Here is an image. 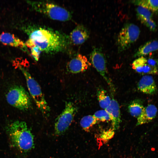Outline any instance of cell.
<instances>
[{
  "mask_svg": "<svg viewBox=\"0 0 158 158\" xmlns=\"http://www.w3.org/2000/svg\"><path fill=\"white\" fill-rule=\"evenodd\" d=\"M29 38L25 44L30 48L38 47L47 53L63 51L69 42L68 38L59 32L40 26H31L27 28Z\"/></svg>",
  "mask_w": 158,
  "mask_h": 158,
  "instance_id": "6da1fadb",
  "label": "cell"
},
{
  "mask_svg": "<svg viewBox=\"0 0 158 158\" xmlns=\"http://www.w3.org/2000/svg\"><path fill=\"white\" fill-rule=\"evenodd\" d=\"M5 129L10 145L18 152L25 154L34 147V136L25 121L10 122Z\"/></svg>",
  "mask_w": 158,
  "mask_h": 158,
  "instance_id": "7a4b0ae2",
  "label": "cell"
},
{
  "mask_svg": "<svg viewBox=\"0 0 158 158\" xmlns=\"http://www.w3.org/2000/svg\"><path fill=\"white\" fill-rule=\"evenodd\" d=\"M30 3L36 11L51 19L66 21L71 18L69 11L54 3L44 1H30Z\"/></svg>",
  "mask_w": 158,
  "mask_h": 158,
  "instance_id": "3957f363",
  "label": "cell"
},
{
  "mask_svg": "<svg viewBox=\"0 0 158 158\" xmlns=\"http://www.w3.org/2000/svg\"><path fill=\"white\" fill-rule=\"evenodd\" d=\"M20 68L25 79L28 90L37 108L43 114H48L50 108L39 84L27 70L22 67Z\"/></svg>",
  "mask_w": 158,
  "mask_h": 158,
  "instance_id": "277c9868",
  "label": "cell"
},
{
  "mask_svg": "<svg viewBox=\"0 0 158 158\" xmlns=\"http://www.w3.org/2000/svg\"><path fill=\"white\" fill-rule=\"evenodd\" d=\"M6 99L9 104L20 110H27L31 105L29 94L21 85L11 87L6 95Z\"/></svg>",
  "mask_w": 158,
  "mask_h": 158,
  "instance_id": "5b68a950",
  "label": "cell"
},
{
  "mask_svg": "<svg viewBox=\"0 0 158 158\" xmlns=\"http://www.w3.org/2000/svg\"><path fill=\"white\" fill-rule=\"evenodd\" d=\"M140 31L136 25L131 23L126 24L122 28L118 36L117 44L120 52L129 48L138 38Z\"/></svg>",
  "mask_w": 158,
  "mask_h": 158,
  "instance_id": "8992f818",
  "label": "cell"
},
{
  "mask_svg": "<svg viewBox=\"0 0 158 158\" xmlns=\"http://www.w3.org/2000/svg\"><path fill=\"white\" fill-rule=\"evenodd\" d=\"M76 112V108L73 103L68 102L66 103L64 109L55 121L54 130L56 135H59L66 132L71 123Z\"/></svg>",
  "mask_w": 158,
  "mask_h": 158,
  "instance_id": "52a82bcc",
  "label": "cell"
},
{
  "mask_svg": "<svg viewBox=\"0 0 158 158\" xmlns=\"http://www.w3.org/2000/svg\"><path fill=\"white\" fill-rule=\"evenodd\" d=\"M91 64L110 86L111 82L108 76L105 57L101 49L94 48L90 56Z\"/></svg>",
  "mask_w": 158,
  "mask_h": 158,
  "instance_id": "ba28073f",
  "label": "cell"
},
{
  "mask_svg": "<svg viewBox=\"0 0 158 158\" xmlns=\"http://www.w3.org/2000/svg\"><path fill=\"white\" fill-rule=\"evenodd\" d=\"M91 65L85 56L78 54L68 62L66 69L70 73H77L86 71Z\"/></svg>",
  "mask_w": 158,
  "mask_h": 158,
  "instance_id": "9c48e42d",
  "label": "cell"
},
{
  "mask_svg": "<svg viewBox=\"0 0 158 158\" xmlns=\"http://www.w3.org/2000/svg\"><path fill=\"white\" fill-rule=\"evenodd\" d=\"M89 33L82 25L76 26L71 32L68 38L69 42L74 45H80L84 43L89 38Z\"/></svg>",
  "mask_w": 158,
  "mask_h": 158,
  "instance_id": "30bf717a",
  "label": "cell"
},
{
  "mask_svg": "<svg viewBox=\"0 0 158 158\" xmlns=\"http://www.w3.org/2000/svg\"><path fill=\"white\" fill-rule=\"evenodd\" d=\"M138 90L143 93L152 95L157 91V86L153 77L150 75L143 76L140 80L138 84Z\"/></svg>",
  "mask_w": 158,
  "mask_h": 158,
  "instance_id": "8fae6325",
  "label": "cell"
},
{
  "mask_svg": "<svg viewBox=\"0 0 158 158\" xmlns=\"http://www.w3.org/2000/svg\"><path fill=\"white\" fill-rule=\"evenodd\" d=\"M136 11L137 16L138 19L151 30L154 31L156 29V25L152 19V14L150 11L141 6H138Z\"/></svg>",
  "mask_w": 158,
  "mask_h": 158,
  "instance_id": "7c38bea8",
  "label": "cell"
},
{
  "mask_svg": "<svg viewBox=\"0 0 158 158\" xmlns=\"http://www.w3.org/2000/svg\"><path fill=\"white\" fill-rule=\"evenodd\" d=\"M105 110L112 118V129L113 130L118 129L121 122L120 111L118 103L114 99H111L110 105Z\"/></svg>",
  "mask_w": 158,
  "mask_h": 158,
  "instance_id": "4fadbf2b",
  "label": "cell"
},
{
  "mask_svg": "<svg viewBox=\"0 0 158 158\" xmlns=\"http://www.w3.org/2000/svg\"><path fill=\"white\" fill-rule=\"evenodd\" d=\"M157 111L156 107L152 104L148 105L145 107L140 115L137 118L136 126L148 123L156 117Z\"/></svg>",
  "mask_w": 158,
  "mask_h": 158,
  "instance_id": "5bb4252c",
  "label": "cell"
},
{
  "mask_svg": "<svg viewBox=\"0 0 158 158\" xmlns=\"http://www.w3.org/2000/svg\"><path fill=\"white\" fill-rule=\"evenodd\" d=\"M0 42L5 45L20 48H24L26 46L25 44L13 34L7 32H3L0 34Z\"/></svg>",
  "mask_w": 158,
  "mask_h": 158,
  "instance_id": "9a60e30c",
  "label": "cell"
},
{
  "mask_svg": "<svg viewBox=\"0 0 158 158\" xmlns=\"http://www.w3.org/2000/svg\"><path fill=\"white\" fill-rule=\"evenodd\" d=\"M158 49V41H149L141 46L135 54V56L141 57Z\"/></svg>",
  "mask_w": 158,
  "mask_h": 158,
  "instance_id": "2e32d148",
  "label": "cell"
},
{
  "mask_svg": "<svg viewBox=\"0 0 158 158\" xmlns=\"http://www.w3.org/2000/svg\"><path fill=\"white\" fill-rule=\"evenodd\" d=\"M97 96L100 106L104 109H106L110 104L111 99L106 91L100 89L97 91Z\"/></svg>",
  "mask_w": 158,
  "mask_h": 158,
  "instance_id": "e0dca14e",
  "label": "cell"
},
{
  "mask_svg": "<svg viewBox=\"0 0 158 158\" xmlns=\"http://www.w3.org/2000/svg\"><path fill=\"white\" fill-rule=\"evenodd\" d=\"M128 109L130 115L137 118L140 115L145 107L139 101H134L128 106Z\"/></svg>",
  "mask_w": 158,
  "mask_h": 158,
  "instance_id": "ac0fdd59",
  "label": "cell"
},
{
  "mask_svg": "<svg viewBox=\"0 0 158 158\" xmlns=\"http://www.w3.org/2000/svg\"><path fill=\"white\" fill-rule=\"evenodd\" d=\"M133 3L138 6H141L153 12L158 11V0H142L133 1Z\"/></svg>",
  "mask_w": 158,
  "mask_h": 158,
  "instance_id": "d6986e66",
  "label": "cell"
},
{
  "mask_svg": "<svg viewBox=\"0 0 158 158\" xmlns=\"http://www.w3.org/2000/svg\"><path fill=\"white\" fill-rule=\"evenodd\" d=\"M97 122V120L93 115H88L83 117L81 119L80 124L85 131L89 132L90 128Z\"/></svg>",
  "mask_w": 158,
  "mask_h": 158,
  "instance_id": "ffe728a7",
  "label": "cell"
},
{
  "mask_svg": "<svg viewBox=\"0 0 158 158\" xmlns=\"http://www.w3.org/2000/svg\"><path fill=\"white\" fill-rule=\"evenodd\" d=\"M147 61V59L143 56L140 57L133 62L132 68L137 73L142 74L143 67Z\"/></svg>",
  "mask_w": 158,
  "mask_h": 158,
  "instance_id": "44dd1931",
  "label": "cell"
},
{
  "mask_svg": "<svg viewBox=\"0 0 158 158\" xmlns=\"http://www.w3.org/2000/svg\"><path fill=\"white\" fill-rule=\"evenodd\" d=\"M93 116L97 120L102 122L112 121V118L105 109L100 110L96 111Z\"/></svg>",
  "mask_w": 158,
  "mask_h": 158,
  "instance_id": "7402d4cb",
  "label": "cell"
},
{
  "mask_svg": "<svg viewBox=\"0 0 158 158\" xmlns=\"http://www.w3.org/2000/svg\"><path fill=\"white\" fill-rule=\"evenodd\" d=\"M114 134L113 130L110 129L103 132L101 136V138L105 141L108 140L113 137Z\"/></svg>",
  "mask_w": 158,
  "mask_h": 158,
  "instance_id": "603a6c76",
  "label": "cell"
},
{
  "mask_svg": "<svg viewBox=\"0 0 158 158\" xmlns=\"http://www.w3.org/2000/svg\"><path fill=\"white\" fill-rule=\"evenodd\" d=\"M31 54L33 58L37 61L39 58L40 54L41 52L40 50L37 47H34L31 48Z\"/></svg>",
  "mask_w": 158,
  "mask_h": 158,
  "instance_id": "cb8c5ba5",
  "label": "cell"
},
{
  "mask_svg": "<svg viewBox=\"0 0 158 158\" xmlns=\"http://www.w3.org/2000/svg\"><path fill=\"white\" fill-rule=\"evenodd\" d=\"M147 60V63L148 65L153 67H157L156 64L157 62L154 59L152 58H149Z\"/></svg>",
  "mask_w": 158,
  "mask_h": 158,
  "instance_id": "d4e9b609",
  "label": "cell"
},
{
  "mask_svg": "<svg viewBox=\"0 0 158 158\" xmlns=\"http://www.w3.org/2000/svg\"><path fill=\"white\" fill-rule=\"evenodd\" d=\"M157 64L158 65V61H157Z\"/></svg>",
  "mask_w": 158,
  "mask_h": 158,
  "instance_id": "484cf974",
  "label": "cell"
}]
</instances>
